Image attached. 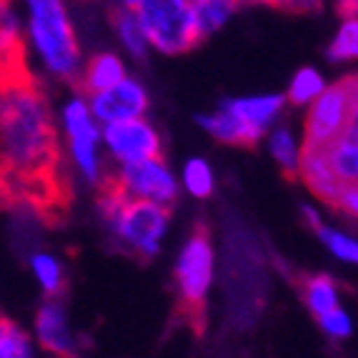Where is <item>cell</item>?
Returning <instances> with one entry per match:
<instances>
[{
  "label": "cell",
  "instance_id": "cell-1",
  "mask_svg": "<svg viewBox=\"0 0 358 358\" xmlns=\"http://www.w3.org/2000/svg\"><path fill=\"white\" fill-rule=\"evenodd\" d=\"M60 158L55 110L43 85L25 71L3 78L0 88V180L20 188L53 178Z\"/></svg>",
  "mask_w": 358,
  "mask_h": 358
},
{
  "label": "cell",
  "instance_id": "cell-2",
  "mask_svg": "<svg viewBox=\"0 0 358 358\" xmlns=\"http://www.w3.org/2000/svg\"><path fill=\"white\" fill-rule=\"evenodd\" d=\"M15 3L23 18L25 55L48 80L78 85L85 58L71 0H15Z\"/></svg>",
  "mask_w": 358,
  "mask_h": 358
},
{
  "label": "cell",
  "instance_id": "cell-3",
  "mask_svg": "<svg viewBox=\"0 0 358 358\" xmlns=\"http://www.w3.org/2000/svg\"><path fill=\"white\" fill-rule=\"evenodd\" d=\"M60 138V155L66 150V161L76 178L90 188L108 183V158L103 150V126L93 118L88 98L78 90L60 101L55 110Z\"/></svg>",
  "mask_w": 358,
  "mask_h": 358
},
{
  "label": "cell",
  "instance_id": "cell-4",
  "mask_svg": "<svg viewBox=\"0 0 358 358\" xmlns=\"http://www.w3.org/2000/svg\"><path fill=\"white\" fill-rule=\"evenodd\" d=\"M173 283L188 316L201 318L215 283V248L210 233L196 226L180 243L173 263Z\"/></svg>",
  "mask_w": 358,
  "mask_h": 358
},
{
  "label": "cell",
  "instance_id": "cell-5",
  "mask_svg": "<svg viewBox=\"0 0 358 358\" xmlns=\"http://www.w3.org/2000/svg\"><path fill=\"white\" fill-rule=\"evenodd\" d=\"M150 53L176 58L201 43L191 0H145L136 10Z\"/></svg>",
  "mask_w": 358,
  "mask_h": 358
},
{
  "label": "cell",
  "instance_id": "cell-6",
  "mask_svg": "<svg viewBox=\"0 0 358 358\" xmlns=\"http://www.w3.org/2000/svg\"><path fill=\"white\" fill-rule=\"evenodd\" d=\"M171 208L166 206L128 198L113 221L106 223V231L123 251L150 261L163 251V243L171 233Z\"/></svg>",
  "mask_w": 358,
  "mask_h": 358
},
{
  "label": "cell",
  "instance_id": "cell-7",
  "mask_svg": "<svg viewBox=\"0 0 358 358\" xmlns=\"http://www.w3.org/2000/svg\"><path fill=\"white\" fill-rule=\"evenodd\" d=\"M108 180L131 201H145V203L166 206V208H171L180 196L178 173L163 155L115 168L113 176H108Z\"/></svg>",
  "mask_w": 358,
  "mask_h": 358
},
{
  "label": "cell",
  "instance_id": "cell-8",
  "mask_svg": "<svg viewBox=\"0 0 358 358\" xmlns=\"http://www.w3.org/2000/svg\"><path fill=\"white\" fill-rule=\"evenodd\" d=\"M353 115V93L346 80L329 83L316 101L306 108L303 120V145L308 148H326L346 131Z\"/></svg>",
  "mask_w": 358,
  "mask_h": 358
},
{
  "label": "cell",
  "instance_id": "cell-9",
  "mask_svg": "<svg viewBox=\"0 0 358 358\" xmlns=\"http://www.w3.org/2000/svg\"><path fill=\"white\" fill-rule=\"evenodd\" d=\"M103 150L115 168L163 155V136L153 120L133 118L103 126Z\"/></svg>",
  "mask_w": 358,
  "mask_h": 358
},
{
  "label": "cell",
  "instance_id": "cell-10",
  "mask_svg": "<svg viewBox=\"0 0 358 358\" xmlns=\"http://www.w3.org/2000/svg\"><path fill=\"white\" fill-rule=\"evenodd\" d=\"M30 334L36 338L38 348L53 358H78L80 341L73 329L71 313L63 299H43L33 313Z\"/></svg>",
  "mask_w": 358,
  "mask_h": 358
},
{
  "label": "cell",
  "instance_id": "cell-11",
  "mask_svg": "<svg viewBox=\"0 0 358 358\" xmlns=\"http://www.w3.org/2000/svg\"><path fill=\"white\" fill-rule=\"evenodd\" d=\"M88 98V106L93 110V118L101 126H110V123H123V120L133 118H145L150 108V93L148 85L136 76H128L126 80H120L113 88L103 90V93H93Z\"/></svg>",
  "mask_w": 358,
  "mask_h": 358
},
{
  "label": "cell",
  "instance_id": "cell-12",
  "mask_svg": "<svg viewBox=\"0 0 358 358\" xmlns=\"http://www.w3.org/2000/svg\"><path fill=\"white\" fill-rule=\"evenodd\" d=\"M286 96L283 93H251V96H233L221 103L223 110L238 120L241 126L248 128L256 141H263V136L283 118L286 113Z\"/></svg>",
  "mask_w": 358,
  "mask_h": 358
},
{
  "label": "cell",
  "instance_id": "cell-13",
  "mask_svg": "<svg viewBox=\"0 0 358 358\" xmlns=\"http://www.w3.org/2000/svg\"><path fill=\"white\" fill-rule=\"evenodd\" d=\"M25 71L23 18L15 0H0V76Z\"/></svg>",
  "mask_w": 358,
  "mask_h": 358
},
{
  "label": "cell",
  "instance_id": "cell-14",
  "mask_svg": "<svg viewBox=\"0 0 358 358\" xmlns=\"http://www.w3.org/2000/svg\"><path fill=\"white\" fill-rule=\"evenodd\" d=\"M128 76H131L128 60L123 55L115 53V50H96L93 55L85 58L78 85H80L83 96H93V93H103V90L118 85Z\"/></svg>",
  "mask_w": 358,
  "mask_h": 358
},
{
  "label": "cell",
  "instance_id": "cell-15",
  "mask_svg": "<svg viewBox=\"0 0 358 358\" xmlns=\"http://www.w3.org/2000/svg\"><path fill=\"white\" fill-rule=\"evenodd\" d=\"M299 178L308 185L313 196L321 198L323 203L334 206L336 196H338V191H341V180L336 178L334 171H331L326 150L303 145V158H301V166H299Z\"/></svg>",
  "mask_w": 358,
  "mask_h": 358
},
{
  "label": "cell",
  "instance_id": "cell-16",
  "mask_svg": "<svg viewBox=\"0 0 358 358\" xmlns=\"http://www.w3.org/2000/svg\"><path fill=\"white\" fill-rule=\"evenodd\" d=\"M25 266L45 299H60V293L66 291L68 271L66 261L58 253L48 251V248H33L25 256Z\"/></svg>",
  "mask_w": 358,
  "mask_h": 358
},
{
  "label": "cell",
  "instance_id": "cell-17",
  "mask_svg": "<svg viewBox=\"0 0 358 358\" xmlns=\"http://www.w3.org/2000/svg\"><path fill=\"white\" fill-rule=\"evenodd\" d=\"M266 150H268L271 161L281 168L286 176H299L301 158H303V136L293 126L278 120L266 136Z\"/></svg>",
  "mask_w": 358,
  "mask_h": 358
},
{
  "label": "cell",
  "instance_id": "cell-18",
  "mask_svg": "<svg viewBox=\"0 0 358 358\" xmlns=\"http://www.w3.org/2000/svg\"><path fill=\"white\" fill-rule=\"evenodd\" d=\"M196 123L213 138L215 143L233 145V148H248V145L258 143L256 138L251 136V131L241 126L238 120L233 118L228 110H223L221 106L215 110H208V113L196 115Z\"/></svg>",
  "mask_w": 358,
  "mask_h": 358
},
{
  "label": "cell",
  "instance_id": "cell-19",
  "mask_svg": "<svg viewBox=\"0 0 358 358\" xmlns=\"http://www.w3.org/2000/svg\"><path fill=\"white\" fill-rule=\"evenodd\" d=\"M113 33L118 41L120 53L131 60H145L150 55L148 38L143 33V25L136 13L131 10H113Z\"/></svg>",
  "mask_w": 358,
  "mask_h": 358
},
{
  "label": "cell",
  "instance_id": "cell-20",
  "mask_svg": "<svg viewBox=\"0 0 358 358\" xmlns=\"http://www.w3.org/2000/svg\"><path fill=\"white\" fill-rule=\"evenodd\" d=\"M178 183H180V191H185L191 198L206 201V198H210L215 193L218 176H215V168L210 166L208 158H203V155H191V158L180 166Z\"/></svg>",
  "mask_w": 358,
  "mask_h": 358
},
{
  "label": "cell",
  "instance_id": "cell-21",
  "mask_svg": "<svg viewBox=\"0 0 358 358\" xmlns=\"http://www.w3.org/2000/svg\"><path fill=\"white\" fill-rule=\"evenodd\" d=\"M191 3L201 41H206V38L215 36L218 30L226 28L241 8V0H191Z\"/></svg>",
  "mask_w": 358,
  "mask_h": 358
},
{
  "label": "cell",
  "instance_id": "cell-22",
  "mask_svg": "<svg viewBox=\"0 0 358 358\" xmlns=\"http://www.w3.org/2000/svg\"><path fill=\"white\" fill-rule=\"evenodd\" d=\"M301 299H303L306 308H308L313 316L321 318L323 313H329V310L341 306V288L331 275L316 273V275H308V278L301 283Z\"/></svg>",
  "mask_w": 358,
  "mask_h": 358
},
{
  "label": "cell",
  "instance_id": "cell-23",
  "mask_svg": "<svg viewBox=\"0 0 358 358\" xmlns=\"http://www.w3.org/2000/svg\"><path fill=\"white\" fill-rule=\"evenodd\" d=\"M326 88H329V80L323 78V73L313 66H303L291 76L288 88H286L283 96H286L288 106L308 108Z\"/></svg>",
  "mask_w": 358,
  "mask_h": 358
},
{
  "label": "cell",
  "instance_id": "cell-24",
  "mask_svg": "<svg viewBox=\"0 0 358 358\" xmlns=\"http://www.w3.org/2000/svg\"><path fill=\"white\" fill-rule=\"evenodd\" d=\"M30 329L13 318L0 316V358H41Z\"/></svg>",
  "mask_w": 358,
  "mask_h": 358
},
{
  "label": "cell",
  "instance_id": "cell-25",
  "mask_svg": "<svg viewBox=\"0 0 358 358\" xmlns=\"http://www.w3.org/2000/svg\"><path fill=\"white\" fill-rule=\"evenodd\" d=\"M313 233H316L321 245L336 258V261L358 268V236L343 231V228L329 226V223H321Z\"/></svg>",
  "mask_w": 358,
  "mask_h": 358
},
{
  "label": "cell",
  "instance_id": "cell-26",
  "mask_svg": "<svg viewBox=\"0 0 358 358\" xmlns=\"http://www.w3.org/2000/svg\"><path fill=\"white\" fill-rule=\"evenodd\" d=\"M331 63H358V15L341 18L326 48Z\"/></svg>",
  "mask_w": 358,
  "mask_h": 358
},
{
  "label": "cell",
  "instance_id": "cell-27",
  "mask_svg": "<svg viewBox=\"0 0 358 358\" xmlns=\"http://www.w3.org/2000/svg\"><path fill=\"white\" fill-rule=\"evenodd\" d=\"M316 321H318V326H321V331L329 336L331 341H346V338H351V334H353V318L343 306L329 310V313H323Z\"/></svg>",
  "mask_w": 358,
  "mask_h": 358
},
{
  "label": "cell",
  "instance_id": "cell-28",
  "mask_svg": "<svg viewBox=\"0 0 358 358\" xmlns=\"http://www.w3.org/2000/svg\"><path fill=\"white\" fill-rule=\"evenodd\" d=\"M334 208L348 215V218H353V221H358V183L341 185L338 196L334 201Z\"/></svg>",
  "mask_w": 358,
  "mask_h": 358
},
{
  "label": "cell",
  "instance_id": "cell-29",
  "mask_svg": "<svg viewBox=\"0 0 358 358\" xmlns=\"http://www.w3.org/2000/svg\"><path fill=\"white\" fill-rule=\"evenodd\" d=\"M323 6V0H293L291 3V10L293 13H318Z\"/></svg>",
  "mask_w": 358,
  "mask_h": 358
},
{
  "label": "cell",
  "instance_id": "cell-30",
  "mask_svg": "<svg viewBox=\"0 0 358 358\" xmlns=\"http://www.w3.org/2000/svg\"><path fill=\"white\" fill-rule=\"evenodd\" d=\"M336 10H338L341 18H356L358 0H336Z\"/></svg>",
  "mask_w": 358,
  "mask_h": 358
},
{
  "label": "cell",
  "instance_id": "cell-31",
  "mask_svg": "<svg viewBox=\"0 0 358 358\" xmlns=\"http://www.w3.org/2000/svg\"><path fill=\"white\" fill-rule=\"evenodd\" d=\"M241 3H251V6L275 8V10H291V3H293V0H241Z\"/></svg>",
  "mask_w": 358,
  "mask_h": 358
},
{
  "label": "cell",
  "instance_id": "cell-32",
  "mask_svg": "<svg viewBox=\"0 0 358 358\" xmlns=\"http://www.w3.org/2000/svg\"><path fill=\"white\" fill-rule=\"evenodd\" d=\"M301 213H303L306 223H308V226L313 228V231H316V228H318V226H321V223H323L321 213H318V210L313 208V206H303V208H301Z\"/></svg>",
  "mask_w": 358,
  "mask_h": 358
},
{
  "label": "cell",
  "instance_id": "cell-33",
  "mask_svg": "<svg viewBox=\"0 0 358 358\" xmlns=\"http://www.w3.org/2000/svg\"><path fill=\"white\" fill-rule=\"evenodd\" d=\"M143 3L145 0H113L115 10H131V13H136Z\"/></svg>",
  "mask_w": 358,
  "mask_h": 358
},
{
  "label": "cell",
  "instance_id": "cell-34",
  "mask_svg": "<svg viewBox=\"0 0 358 358\" xmlns=\"http://www.w3.org/2000/svg\"><path fill=\"white\" fill-rule=\"evenodd\" d=\"M346 83H348V88H351L353 98H358V76H351V78H346Z\"/></svg>",
  "mask_w": 358,
  "mask_h": 358
},
{
  "label": "cell",
  "instance_id": "cell-35",
  "mask_svg": "<svg viewBox=\"0 0 358 358\" xmlns=\"http://www.w3.org/2000/svg\"><path fill=\"white\" fill-rule=\"evenodd\" d=\"M0 88H3V76H0Z\"/></svg>",
  "mask_w": 358,
  "mask_h": 358
}]
</instances>
